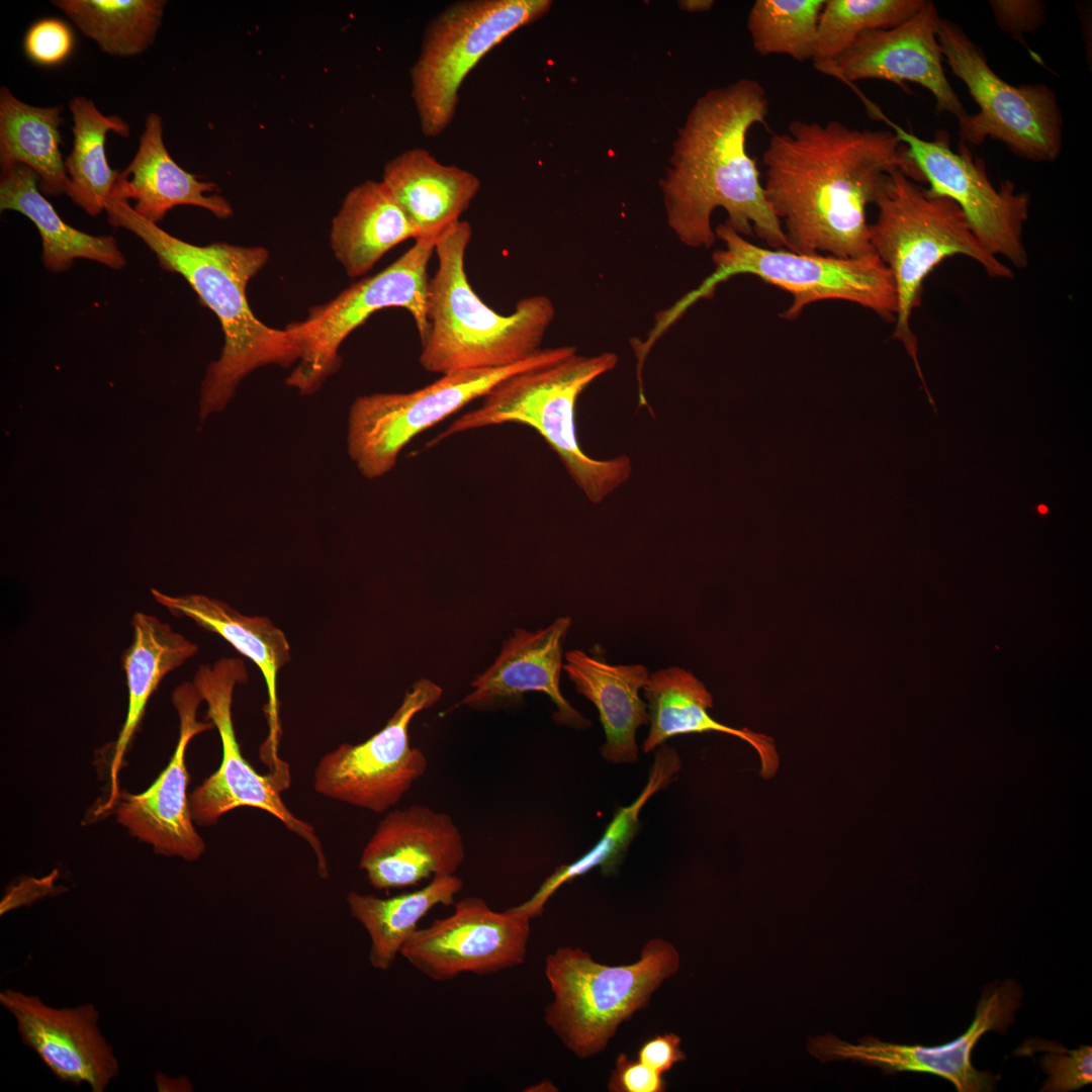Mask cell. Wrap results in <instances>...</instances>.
Wrapping results in <instances>:
<instances>
[{"label": "cell", "instance_id": "obj_1", "mask_svg": "<svg viewBox=\"0 0 1092 1092\" xmlns=\"http://www.w3.org/2000/svg\"><path fill=\"white\" fill-rule=\"evenodd\" d=\"M764 196L788 249L838 258L875 255L867 221L887 176L924 178L891 130L851 128L838 120H793L770 135L762 155Z\"/></svg>", "mask_w": 1092, "mask_h": 1092}, {"label": "cell", "instance_id": "obj_2", "mask_svg": "<svg viewBox=\"0 0 1092 1092\" xmlns=\"http://www.w3.org/2000/svg\"><path fill=\"white\" fill-rule=\"evenodd\" d=\"M768 107L764 87L752 78L710 89L691 107L659 182L667 224L682 245L711 248L717 240L712 214L723 208L725 222L739 235L788 249L746 147L749 129L765 121Z\"/></svg>", "mask_w": 1092, "mask_h": 1092}, {"label": "cell", "instance_id": "obj_3", "mask_svg": "<svg viewBox=\"0 0 1092 1092\" xmlns=\"http://www.w3.org/2000/svg\"><path fill=\"white\" fill-rule=\"evenodd\" d=\"M105 211L110 225L134 234L156 255L161 267L180 274L221 325L224 342L220 356L210 363L201 384L202 421L222 411L252 371L268 364L288 367L299 360L293 332L288 327L277 330L263 324L247 299L249 281L268 261L265 248L189 244L142 217L125 200L109 198Z\"/></svg>", "mask_w": 1092, "mask_h": 1092}, {"label": "cell", "instance_id": "obj_4", "mask_svg": "<svg viewBox=\"0 0 1092 1092\" xmlns=\"http://www.w3.org/2000/svg\"><path fill=\"white\" fill-rule=\"evenodd\" d=\"M471 235L469 222L460 220L435 245L438 268L429 280V327L420 340L419 357L431 373L502 368L525 361L542 349L555 316L554 305L545 295L520 299L506 315L487 306L465 272Z\"/></svg>", "mask_w": 1092, "mask_h": 1092}, {"label": "cell", "instance_id": "obj_5", "mask_svg": "<svg viewBox=\"0 0 1092 1092\" xmlns=\"http://www.w3.org/2000/svg\"><path fill=\"white\" fill-rule=\"evenodd\" d=\"M874 204L878 215L870 224L871 244L890 270L897 295L892 338L903 344L913 360L933 404L918 361V340L910 326L913 310L921 304L924 280L944 259L956 255L976 261L992 278L1010 279L1014 274L980 242L952 199L924 188L901 170L887 176Z\"/></svg>", "mask_w": 1092, "mask_h": 1092}, {"label": "cell", "instance_id": "obj_6", "mask_svg": "<svg viewBox=\"0 0 1092 1092\" xmlns=\"http://www.w3.org/2000/svg\"><path fill=\"white\" fill-rule=\"evenodd\" d=\"M613 352L576 353L558 362L517 372L495 384L481 404L455 420L432 445L465 431L517 423L536 430L555 451L586 497L600 504L631 476L628 456L595 459L579 447L575 408L580 394L618 364Z\"/></svg>", "mask_w": 1092, "mask_h": 1092}, {"label": "cell", "instance_id": "obj_7", "mask_svg": "<svg viewBox=\"0 0 1092 1092\" xmlns=\"http://www.w3.org/2000/svg\"><path fill=\"white\" fill-rule=\"evenodd\" d=\"M678 967V951L662 938L649 940L637 962L621 966L597 963L580 948L558 947L545 960L554 995L545 1022L576 1057L595 1056Z\"/></svg>", "mask_w": 1092, "mask_h": 1092}, {"label": "cell", "instance_id": "obj_8", "mask_svg": "<svg viewBox=\"0 0 1092 1092\" xmlns=\"http://www.w3.org/2000/svg\"><path fill=\"white\" fill-rule=\"evenodd\" d=\"M724 248L712 254L714 271L684 296L664 316L673 323L701 298L713 295L716 287L740 274H750L791 294V305L781 313L796 320L803 309L822 300H845L869 308L886 322H895L897 295L890 270L875 255L838 258L823 254H798L788 249L759 247L735 232L726 222L715 229Z\"/></svg>", "mask_w": 1092, "mask_h": 1092}, {"label": "cell", "instance_id": "obj_9", "mask_svg": "<svg viewBox=\"0 0 1092 1092\" xmlns=\"http://www.w3.org/2000/svg\"><path fill=\"white\" fill-rule=\"evenodd\" d=\"M574 353L573 346L546 348L511 366L443 374L411 392L361 395L349 411L348 454L364 477H381L395 466L400 452L414 438L482 398L499 381Z\"/></svg>", "mask_w": 1092, "mask_h": 1092}, {"label": "cell", "instance_id": "obj_10", "mask_svg": "<svg viewBox=\"0 0 1092 1092\" xmlns=\"http://www.w3.org/2000/svg\"><path fill=\"white\" fill-rule=\"evenodd\" d=\"M551 6L550 0L461 1L430 22L411 68L412 97L424 135L437 136L451 123L459 89L476 64Z\"/></svg>", "mask_w": 1092, "mask_h": 1092}, {"label": "cell", "instance_id": "obj_11", "mask_svg": "<svg viewBox=\"0 0 1092 1092\" xmlns=\"http://www.w3.org/2000/svg\"><path fill=\"white\" fill-rule=\"evenodd\" d=\"M937 39L943 62L979 107L959 122L961 142L981 145L991 138L1023 159L1057 160L1064 121L1056 92L1045 84L1015 86L1004 81L983 51L951 20L939 17Z\"/></svg>", "mask_w": 1092, "mask_h": 1092}, {"label": "cell", "instance_id": "obj_12", "mask_svg": "<svg viewBox=\"0 0 1092 1092\" xmlns=\"http://www.w3.org/2000/svg\"><path fill=\"white\" fill-rule=\"evenodd\" d=\"M436 240H417L379 273L364 278L328 303L310 308L307 318L292 323L300 358L286 383L301 394L317 391L342 364L343 341L374 312L401 307L413 316L420 340L428 331V265Z\"/></svg>", "mask_w": 1092, "mask_h": 1092}, {"label": "cell", "instance_id": "obj_13", "mask_svg": "<svg viewBox=\"0 0 1092 1092\" xmlns=\"http://www.w3.org/2000/svg\"><path fill=\"white\" fill-rule=\"evenodd\" d=\"M248 681L243 660L221 657L212 665L202 664L193 684L207 704L206 719L217 729L222 746L219 767L189 796L194 823L212 826L228 812L252 807L269 813L305 840L316 857L321 878L329 876L321 840L308 822L296 817L284 804L281 792L287 787L274 775L259 774L243 756L233 721V696L238 684Z\"/></svg>", "mask_w": 1092, "mask_h": 1092}, {"label": "cell", "instance_id": "obj_14", "mask_svg": "<svg viewBox=\"0 0 1092 1092\" xmlns=\"http://www.w3.org/2000/svg\"><path fill=\"white\" fill-rule=\"evenodd\" d=\"M871 117L886 122L908 150L929 184V190L952 199L963 210L980 242L996 257H1003L1018 269L1027 266L1023 226L1028 218L1030 198L1017 192L1010 180L995 187L984 160L965 143L949 147L948 134L941 131L932 141L923 140L891 120L874 102L862 100Z\"/></svg>", "mask_w": 1092, "mask_h": 1092}, {"label": "cell", "instance_id": "obj_15", "mask_svg": "<svg viewBox=\"0 0 1092 1092\" xmlns=\"http://www.w3.org/2000/svg\"><path fill=\"white\" fill-rule=\"evenodd\" d=\"M442 695L441 687L429 678L414 682L381 730L322 756L313 772L314 791L374 813L391 810L428 767L424 752L410 743V724Z\"/></svg>", "mask_w": 1092, "mask_h": 1092}, {"label": "cell", "instance_id": "obj_16", "mask_svg": "<svg viewBox=\"0 0 1092 1092\" xmlns=\"http://www.w3.org/2000/svg\"><path fill=\"white\" fill-rule=\"evenodd\" d=\"M1021 995V988L1012 980L993 984L982 995L966 1032L941 1045L898 1044L872 1036L850 1043L825 1034L809 1038L807 1049L821 1062L852 1060L888 1073L932 1074L949 1081L960 1092L991 1091L998 1077L975 1069L972 1052L986 1032L1007 1030L1014 1021Z\"/></svg>", "mask_w": 1092, "mask_h": 1092}, {"label": "cell", "instance_id": "obj_17", "mask_svg": "<svg viewBox=\"0 0 1092 1092\" xmlns=\"http://www.w3.org/2000/svg\"><path fill=\"white\" fill-rule=\"evenodd\" d=\"M530 919L489 907L479 897L454 903L453 912L419 928L400 950L427 978L446 982L465 973L493 975L525 962Z\"/></svg>", "mask_w": 1092, "mask_h": 1092}, {"label": "cell", "instance_id": "obj_18", "mask_svg": "<svg viewBox=\"0 0 1092 1092\" xmlns=\"http://www.w3.org/2000/svg\"><path fill=\"white\" fill-rule=\"evenodd\" d=\"M939 14L925 1L904 22L887 29L860 35L831 62L814 66L827 76L852 87L861 80H884L903 86L915 83L927 89L937 112H947L962 121L968 112L946 78L937 39Z\"/></svg>", "mask_w": 1092, "mask_h": 1092}, {"label": "cell", "instance_id": "obj_19", "mask_svg": "<svg viewBox=\"0 0 1092 1092\" xmlns=\"http://www.w3.org/2000/svg\"><path fill=\"white\" fill-rule=\"evenodd\" d=\"M172 701L180 721L176 749L167 767L145 792L120 793L115 814L131 836L153 845L155 852L194 861L206 845L194 827L187 796L186 749L193 737L214 726L196 719L203 700L193 682L178 686Z\"/></svg>", "mask_w": 1092, "mask_h": 1092}, {"label": "cell", "instance_id": "obj_20", "mask_svg": "<svg viewBox=\"0 0 1092 1092\" xmlns=\"http://www.w3.org/2000/svg\"><path fill=\"white\" fill-rule=\"evenodd\" d=\"M0 1003L14 1017L23 1043L60 1081L86 1083L93 1092H103L118 1075V1061L99 1030L93 1004L55 1008L10 989L0 993Z\"/></svg>", "mask_w": 1092, "mask_h": 1092}, {"label": "cell", "instance_id": "obj_21", "mask_svg": "<svg viewBox=\"0 0 1092 1092\" xmlns=\"http://www.w3.org/2000/svg\"><path fill=\"white\" fill-rule=\"evenodd\" d=\"M465 859L462 834L446 813L414 804L389 810L365 844L359 868L377 890L455 875Z\"/></svg>", "mask_w": 1092, "mask_h": 1092}, {"label": "cell", "instance_id": "obj_22", "mask_svg": "<svg viewBox=\"0 0 1092 1092\" xmlns=\"http://www.w3.org/2000/svg\"><path fill=\"white\" fill-rule=\"evenodd\" d=\"M571 623L569 616H562L535 631L515 629L491 665L471 682L473 690L459 705L488 708L518 702L528 692H542L555 705L554 719L558 723L579 729L589 726L560 690L563 645Z\"/></svg>", "mask_w": 1092, "mask_h": 1092}, {"label": "cell", "instance_id": "obj_23", "mask_svg": "<svg viewBox=\"0 0 1092 1092\" xmlns=\"http://www.w3.org/2000/svg\"><path fill=\"white\" fill-rule=\"evenodd\" d=\"M151 594L172 616L189 618L200 628L221 636L259 667L267 686L268 702L264 711L269 727L261 758L270 767V772L288 774V764L278 757L282 728L276 689L277 674L290 660V645L285 634L266 617L244 615L226 603L204 595L173 597L154 588Z\"/></svg>", "mask_w": 1092, "mask_h": 1092}, {"label": "cell", "instance_id": "obj_24", "mask_svg": "<svg viewBox=\"0 0 1092 1092\" xmlns=\"http://www.w3.org/2000/svg\"><path fill=\"white\" fill-rule=\"evenodd\" d=\"M212 182H203L182 169L170 156L163 140V121L151 112L145 121L139 148L126 169L120 172L111 197L133 199V210L145 219L158 224L167 212L178 205H194L210 211L218 218L233 214V208Z\"/></svg>", "mask_w": 1092, "mask_h": 1092}, {"label": "cell", "instance_id": "obj_25", "mask_svg": "<svg viewBox=\"0 0 1092 1092\" xmlns=\"http://www.w3.org/2000/svg\"><path fill=\"white\" fill-rule=\"evenodd\" d=\"M382 182L414 225L417 240L437 241L460 221L480 188L476 175L442 164L424 149L390 160Z\"/></svg>", "mask_w": 1092, "mask_h": 1092}, {"label": "cell", "instance_id": "obj_26", "mask_svg": "<svg viewBox=\"0 0 1092 1092\" xmlns=\"http://www.w3.org/2000/svg\"><path fill=\"white\" fill-rule=\"evenodd\" d=\"M563 670L576 691L597 708L606 742L604 758L613 763L635 762L636 730L649 724L647 704L640 698L649 678L643 664H613L600 654L580 649L564 655Z\"/></svg>", "mask_w": 1092, "mask_h": 1092}, {"label": "cell", "instance_id": "obj_27", "mask_svg": "<svg viewBox=\"0 0 1092 1092\" xmlns=\"http://www.w3.org/2000/svg\"><path fill=\"white\" fill-rule=\"evenodd\" d=\"M643 694L650 724L642 745L644 752L654 750L677 735L720 732L738 737L756 750L761 763L760 774L764 779H770L777 772L779 755L772 739L713 719L708 712L713 707V697L691 671L669 666L652 672Z\"/></svg>", "mask_w": 1092, "mask_h": 1092}, {"label": "cell", "instance_id": "obj_28", "mask_svg": "<svg viewBox=\"0 0 1092 1092\" xmlns=\"http://www.w3.org/2000/svg\"><path fill=\"white\" fill-rule=\"evenodd\" d=\"M131 625L133 640L122 655L128 690L127 715L110 763L109 797L100 807L98 814L110 811L118 801L119 769L151 696L169 672L181 666L198 651L197 644L153 615L136 612L132 616Z\"/></svg>", "mask_w": 1092, "mask_h": 1092}, {"label": "cell", "instance_id": "obj_29", "mask_svg": "<svg viewBox=\"0 0 1092 1092\" xmlns=\"http://www.w3.org/2000/svg\"><path fill=\"white\" fill-rule=\"evenodd\" d=\"M417 240V232L389 191L380 181H365L345 197L333 219L331 247L350 277L370 271L396 245Z\"/></svg>", "mask_w": 1092, "mask_h": 1092}, {"label": "cell", "instance_id": "obj_30", "mask_svg": "<svg viewBox=\"0 0 1092 1092\" xmlns=\"http://www.w3.org/2000/svg\"><path fill=\"white\" fill-rule=\"evenodd\" d=\"M38 177L22 164L1 166L0 209L30 219L42 243V264L53 273L69 270L76 259L120 269L126 261L112 236H92L65 222L37 188Z\"/></svg>", "mask_w": 1092, "mask_h": 1092}, {"label": "cell", "instance_id": "obj_31", "mask_svg": "<svg viewBox=\"0 0 1092 1092\" xmlns=\"http://www.w3.org/2000/svg\"><path fill=\"white\" fill-rule=\"evenodd\" d=\"M463 888L461 878L437 876L425 887L390 898L351 891L347 902L351 915L370 938L368 960L379 971H387L405 942L419 929L420 920L438 905L454 904Z\"/></svg>", "mask_w": 1092, "mask_h": 1092}, {"label": "cell", "instance_id": "obj_32", "mask_svg": "<svg viewBox=\"0 0 1092 1092\" xmlns=\"http://www.w3.org/2000/svg\"><path fill=\"white\" fill-rule=\"evenodd\" d=\"M62 106L38 107L0 88V166L22 164L47 195L67 193L70 183L60 145Z\"/></svg>", "mask_w": 1092, "mask_h": 1092}, {"label": "cell", "instance_id": "obj_33", "mask_svg": "<svg viewBox=\"0 0 1092 1092\" xmlns=\"http://www.w3.org/2000/svg\"><path fill=\"white\" fill-rule=\"evenodd\" d=\"M675 749L659 746L648 782L630 805L617 810L600 840L575 861L557 868L527 901L509 908L530 920L542 914L552 895L564 884L600 867L605 876L615 874L639 827V814L649 799L666 787L680 769Z\"/></svg>", "mask_w": 1092, "mask_h": 1092}, {"label": "cell", "instance_id": "obj_34", "mask_svg": "<svg viewBox=\"0 0 1092 1092\" xmlns=\"http://www.w3.org/2000/svg\"><path fill=\"white\" fill-rule=\"evenodd\" d=\"M73 118V148L64 160L70 179L67 195L87 214L96 216L111 197L120 172L113 170L105 154L109 131L127 138L129 124L119 115H105L91 99L73 97L68 103Z\"/></svg>", "mask_w": 1092, "mask_h": 1092}, {"label": "cell", "instance_id": "obj_35", "mask_svg": "<svg viewBox=\"0 0 1092 1092\" xmlns=\"http://www.w3.org/2000/svg\"><path fill=\"white\" fill-rule=\"evenodd\" d=\"M59 8L104 54L129 58L143 54L156 39L165 0H54Z\"/></svg>", "mask_w": 1092, "mask_h": 1092}, {"label": "cell", "instance_id": "obj_36", "mask_svg": "<svg viewBox=\"0 0 1092 1092\" xmlns=\"http://www.w3.org/2000/svg\"><path fill=\"white\" fill-rule=\"evenodd\" d=\"M825 0H756L747 16L753 49L760 56L813 60Z\"/></svg>", "mask_w": 1092, "mask_h": 1092}, {"label": "cell", "instance_id": "obj_37", "mask_svg": "<svg viewBox=\"0 0 1092 1092\" xmlns=\"http://www.w3.org/2000/svg\"><path fill=\"white\" fill-rule=\"evenodd\" d=\"M924 3L925 0H825L818 22L814 66L833 61L867 32L904 22Z\"/></svg>", "mask_w": 1092, "mask_h": 1092}, {"label": "cell", "instance_id": "obj_38", "mask_svg": "<svg viewBox=\"0 0 1092 1092\" xmlns=\"http://www.w3.org/2000/svg\"><path fill=\"white\" fill-rule=\"evenodd\" d=\"M1036 1051L1044 1053L1038 1063L1048 1075L1040 1091L1067 1092L1091 1084V1045H1080L1076 1050H1067L1056 1041L1029 1039L1022 1044L1017 1053L1021 1056H1029Z\"/></svg>", "mask_w": 1092, "mask_h": 1092}, {"label": "cell", "instance_id": "obj_39", "mask_svg": "<svg viewBox=\"0 0 1092 1092\" xmlns=\"http://www.w3.org/2000/svg\"><path fill=\"white\" fill-rule=\"evenodd\" d=\"M22 48L33 64L46 68L57 67L65 63L74 51V31L63 19L41 18L26 30Z\"/></svg>", "mask_w": 1092, "mask_h": 1092}, {"label": "cell", "instance_id": "obj_40", "mask_svg": "<svg viewBox=\"0 0 1092 1092\" xmlns=\"http://www.w3.org/2000/svg\"><path fill=\"white\" fill-rule=\"evenodd\" d=\"M999 27L1022 42V34L1044 22L1045 7L1033 0H993L989 2Z\"/></svg>", "mask_w": 1092, "mask_h": 1092}, {"label": "cell", "instance_id": "obj_41", "mask_svg": "<svg viewBox=\"0 0 1092 1092\" xmlns=\"http://www.w3.org/2000/svg\"><path fill=\"white\" fill-rule=\"evenodd\" d=\"M608 1088L612 1092H662L666 1083L662 1075L648 1066L621 1054L611 1075Z\"/></svg>", "mask_w": 1092, "mask_h": 1092}, {"label": "cell", "instance_id": "obj_42", "mask_svg": "<svg viewBox=\"0 0 1092 1092\" xmlns=\"http://www.w3.org/2000/svg\"><path fill=\"white\" fill-rule=\"evenodd\" d=\"M686 1059L680 1038L674 1033L656 1035L646 1040L638 1051V1061L660 1075Z\"/></svg>", "mask_w": 1092, "mask_h": 1092}, {"label": "cell", "instance_id": "obj_43", "mask_svg": "<svg viewBox=\"0 0 1092 1092\" xmlns=\"http://www.w3.org/2000/svg\"><path fill=\"white\" fill-rule=\"evenodd\" d=\"M714 5L712 0H685L679 1L678 6L689 13L708 12Z\"/></svg>", "mask_w": 1092, "mask_h": 1092}, {"label": "cell", "instance_id": "obj_44", "mask_svg": "<svg viewBox=\"0 0 1092 1092\" xmlns=\"http://www.w3.org/2000/svg\"><path fill=\"white\" fill-rule=\"evenodd\" d=\"M530 1088L531 1089H526V1091H556L557 1090L556 1087L550 1081H547V1080H544V1081H542V1082H540V1083H538V1084H536V1085H534V1086H532Z\"/></svg>", "mask_w": 1092, "mask_h": 1092}, {"label": "cell", "instance_id": "obj_45", "mask_svg": "<svg viewBox=\"0 0 1092 1092\" xmlns=\"http://www.w3.org/2000/svg\"><path fill=\"white\" fill-rule=\"evenodd\" d=\"M1037 511H1038L1039 514L1045 515L1046 513H1049V508L1045 507L1044 505H1039L1037 507Z\"/></svg>", "mask_w": 1092, "mask_h": 1092}]
</instances>
